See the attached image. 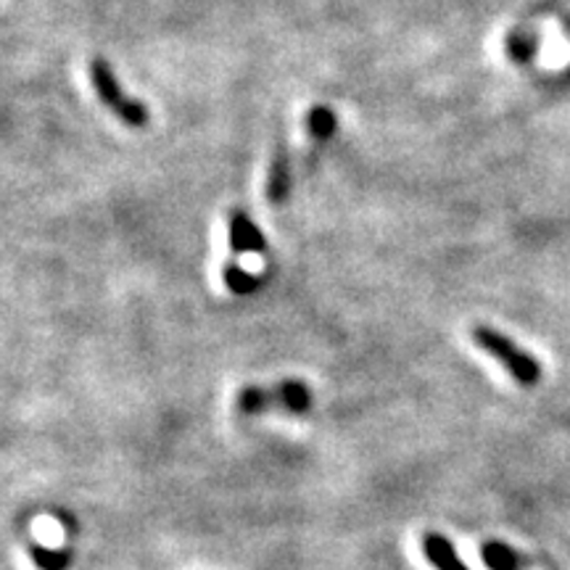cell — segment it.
I'll return each mask as SVG.
<instances>
[{
	"label": "cell",
	"instance_id": "obj_5",
	"mask_svg": "<svg viewBox=\"0 0 570 570\" xmlns=\"http://www.w3.org/2000/svg\"><path fill=\"white\" fill-rule=\"evenodd\" d=\"M293 187V164L288 151L280 146L278 151L272 153L270 170H267V201L270 204H283V201L291 196Z\"/></svg>",
	"mask_w": 570,
	"mask_h": 570
},
{
	"label": "cell",
	"instance_id": "obj_9",
	"mask_svg": "<svg viewBox=\"0 0 570 570\" xmlns=\"http://www.w3.org/2000/svg\"><path fill=\"white\" fill-rule=\"evenodd\" d=\"M481 560H484L488 570H520L518 555L507 545H502V541H486L481 547Z\"/></svg>",
	"mask_w": 570,
	"mask_h": 570
},
{
	"label": "cell",
	"instance_id": "obj_3",
	"mask_svg": "<svg viewBox=\"0 0 570 570\" xmlns=\"http://www.w3.org/2000/svg\"><path fill=\"white\" fill-rule=\"evenodd\" d=\"M471 338H473V344L481 348V352L492 354V357L499 362V365L505 367L509 375H513V380L518 386L531 388V386L539 384L541 365L536 362L534 354L523 352V348L518 344H513L507 335L494 331V327L475 325L471 331Z\"/></svg>",
	"mask_w": 570,
	"mask_h": 570
},
{
	"label": "cell",
	"instance_id": "obj_6",
	"mask_svg": "<svg viewBox=\"0 0 570 570\" xmlns=\"http://www.w3.org/2000/svg\"><path fill=\"white\" fill-rule=\"evenodd\" d=\"M422 555L431 562L433 570H471L465 562L460 560L458 549H454L452 541L441 534H426L420 541Z\"/></svg>",
	"mask_w": 570,
	"mask_h": 570
},
{
	"label": "cell",
	"instance_id": "obj_1",
	"mask_svg": "<svg viewBox=\"0 0 570 570\" xmlns=\"http://www.w3.org/2000/svg\"><path fill=\"white\" fill-rule=\"evenodd\" d=\"M236 409L240 415H261V412H291L304 415L312 409V391L301 380H283V384L259 388L248 386L236 397Z\"/></svg>",
	"mask_w": 570,
	"mask_h": 570
},
{
	"label": "cell",
	"instance_id": "obj_10",
	"mask_svg": "<svg viewBox=\"0 0 570 570\" xmlns=\"http://www.w3.org/2000/svg\"><path fill=\"white\" fill-rule=\"evenodd\" d=\"M30 555L40 570H66L72 566V549L66 547L51 549L43 545H30Z\"/></svg>",
	"mask_w": 570,
	"mask_h": 570
},
{
	"label": "cell",
	"instance_id": "obj_4",
	"mask_svg": "<svg viewBox=\"0 0 570 570\" xmlns=\"http://www.w3.org/2000/svg\"><path fill=\"white\" fill-rule=\"evenodd\" d=\"M227 244L233 254H265L267 238L261 227L248 217L246 209L227 212Z\"/></svg>",
	"mask_w": 570,
	"mask_h": 570
},
{
	"label": "cell",
	"instance_id": "obj_7",
	"mask_svg": "<svg viewBox=\"0 0 570 570\" xmlns=\"http://www.w3.org/2000/svg\"><path fill=\"white\" fill-rule=\"evenodd\" d=\"M338 130V117L331 106H312L310 114H306V132L314 143H327Z\"/></svg>",
	"mask_w": 570,
	"mask_h": 570
},
{
	"label": "cell",
	"instance_id": "obj_8",
	"mask_svg": "<svg viewBox=\"0 0 570 570\" xmlns=\"http://www.w3.org/2000/svg\"><path fill=\"white\" fill-rule=\"evenodd\" d=\"M223 283L227 286V291L238 293V297H246V293L259 291L261 283H265V278H257L254 272L244 270L238 261H227L223 270Z\"/></svg>",
	"mask_w": 570,
	"mask_h": 570
},
{
	"label": "cell",
	"instance_id": "obj_2",
	"mask_svg": "<svg viewBox=\"0 0 570 570\" xmlns=\"http://www.w3.org/2000/svg\"><path fill=\"white\" fill-rule=\"evenodd\" d=\"M90 83L100 104H104L122 125L132 127V130H143V127L151 122L149 106L140 104L138 98H132L130 93L122 90V85H119V79L114 75L109 62H104V58H93Z\"/></svg>",
	"mask_w": 570,
	"mask_h": 570
}]
</instances>
